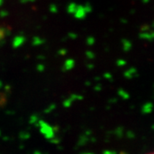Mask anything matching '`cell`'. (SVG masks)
Masks as SVG:
<instances>
[{
	"mask_svg": "<svg viewBox=\"0 0 154 154\" xmlns=\"http://www.w3.org/2000/svg\"><path fill=\"white\" fill-rule=\"evenodd\" d=\"M150 154H153V153H150Z\"/></svg>",
	"mask_w": 154,
	"mask_h": 154,
	"instance_id": "6da1fadb",
	"label": "cell"
}]
</instances>
